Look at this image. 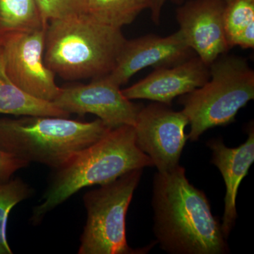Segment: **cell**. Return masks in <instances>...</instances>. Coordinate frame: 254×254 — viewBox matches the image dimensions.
I'll return each mask as SVG.
<instances>
[{"label": "cell", "instance_id": "obj_6", "mask_svg": "<svg viewBox=\"0 0 254 254\" xmlns=\"http://www.w3.org/2000/svg\"><path fill=\"white\" fill-rule=\"evenodd\" d=\"M143 169L132 170L83 196L87 220L79 254H144L127 244L126 216Z\"/></svg>", "mask_w": 254, "mask_h": 254}, {"label": "cell", "instance_id": "obj_14", "mask_svg": "<svg viewBox=\"0 0 254 254\" xmlns=\"http://www.w3.org/2000/svg\"><path fill=\"white\" fill-rule=\"evenodd\" d=\"M0 114L14 116H43L68 118L52 102L38 99L15 85L5 71L0 50Z\"/></svg>", "mask_w": 254, "mask_h": 254}, {"label": "cell", "instance_id": "obj_20", "mask_svg": "<svg viewBox=\"0 0 254 254\" xmlns=\"http://www.w3.org/2000/svg\"><path fill=\"white\" fill-rule=\"evenodd\" d=\"M28 165L26 160L0 150V183L9 181L16 171Z\"/></svg>", "mask_w": 254, "mask_h": 254}, {"label": "cell", "instance_id": "obj_21", "mask_svg": "<svg viewBox=\"0 0 254 254\" xmlns=\"http://www.w3.org/2000/svg\"><path fill=\"white\" fill-rule=\"evenodd\" d=\"M227 4L230 3L232 0H225ZM167 0H149L148 1V9L150 10L151 18L155 24H158L160 22V15L162 9Z\"/></svg>", "mask_w": 254, "mask_h": 254}, {"label": "cell", "instance_id": "obj_7", "mask_svg": "<svg viewBox=\"0 0 254 254\" xmlns=\"http://www.w3.org/2000/svg\"><path fill=\"white\" fill-rule=\"evenodd\" d=\"M46 28L16 32L0 41L6 74L28 95L52 102L59 95L55 74L44 62Z\"/></svg>", "mask_w": 254, "mask_h": 254}, {"label": "cell", "instance_id": "obj_17", "mask_svg": "<svg viewBox=\"0 0 254 254\" xmlns=\"http://www.w3.org/2000/svg\"><path fill=\"white\" fill-rule=\"evenodd\" d=\"M149 0H86V15L98 22L123 28L148 9Z\"/></svg>", "mask_w": 254, "mask_h": 254}, {"label": "cell", "instance_id": "obj_4", "mask_svg": "<svg viewBox=\"0 0 254 254\" xmlns=\"http://www.w3.org/2000/svg\"><path fill=\"white\" fill-rule=\"evenodd\" d=\"M110 129L100 119L84 123L55 117L0 118V150L57 170Z\"/></svg>", "mask_w": 254, "mask_h": 254}, {"label": "cell", "instance_id": "obj_1", "mask_svg": "<svg viewBox=\"0 0 254 254\" xmlns=\"http://www.w3.org/2000/svg\"><path fill=\"white\" fill-rule=\"evenodd\" d=\"M154 231L161 248L173 254L228 253L221 224L206 195L187 180L177 165L158 173L153 182Z\"/></svg>", "mask_w": 254, "mask_h": 254}, {"label": "cell", "instance_id": "obj_12", "mask_svg": "<svg viewBox=\"0 0 254 254\" xmlns=\"http://www.w3.org/2000/svg\"><path fill=\"white\" fill-rule=\"evenodd\" d=\"M209 78V66L195 55L175 66L155 68L146 77L122 91L128 100H149L170 106L177 97L203 86Z\"/></svg>", "mask_w": 254, "mask_h": 254}, {"label": "cell", "instance_id": "obj_19", "mask_svg": "<svg viewBox=\"0 0 254 254\" xmlns=\"http://www.w3.org/2000/svg\"><path fill=\"white\" fill-rule=\"evenodd\" d=\"M43 21L86 14V0H36Z\"/></svg>", "mask_w": 254, "mask_h": 254}, {"label": "cell", "instance_id": "obj_2", "mask_svg": "<svg viewBox=\"0 0 254 254\" xmlns=\"http://www.w3.org/2000/svg\"><path fill=\"white\" fill-rule=\"evenodd\" d=\"M153 166L151 159L137 146L133 126L112 128L55 170L43 201L33 208L31 221L39 223L47 213L84 187L105 185L132 170Z\"/></svg>", "mask_w": 254, "mask_h": 254}, {"label": "cell", "instance_id": "obj_13", "mask_svg": "<svg viewBox=\"0 0 254 254\" xmlns=\"http://www.w3.org/2000/svg\"><path fill=\"white\" fill-rule=\"evenodd\" d=\"M207 145L212 150V163L220 170L226 185L221 229L224 237L227 239L237 218L236 199L239 187L254 163V127L250 128L247 141L237 148H227L221 139L210 140Z\"/></svg>", "mask_w": 254, "mask_h": 254}, {"label": "cell", "instance_id": "obj_3", "mask_svg": "<svg viewBox=\"0 0 254 254\" xmlns=\"http://www.w3.org/2000/svg\"><path fill=\"white\" fill-rule=\"evenodd\" d=\"M126 41L122 28L86 14L52 20L46 30L45 64L64 79L103 77L115 68Z\"/></svg>", "mask_w": 254, "mask_h": 254}, {"label": "cell", "instance_id": "obj_11", "mask_svg": "<svg viewBox=\"0 0 254 254\" xmlns=\"http://www.w3.org/2000/svg\"><path fill=\"white\" fill-rule=\"evenodd\" d=\"M195 55L180 30L168 36L147 35L127 40L108 77L121 86L143 68L170 67Z\"/></svg>", "mask_w": 254, "mask_h": 254}, {"label": "cell", "instance_id": "obj_16", "mask_svg": "<svg viewBox=\"0 0 254 254\" xmlns=\"http://www.w3.org/2000/svg\"><path fill=\"white\" fill-rule=\"evenodd\" d=\"M225 33L230 48H254V0H232L224 16Z\"/></svg>", "mask_w": 254, "mask_h": 254}, {"label": "cell", "instance_id": "obj_10", "mask_svg": "<svg viewBox=\"0 0 254 254\" xmlns=\"http://www.w3.org/2000/svg\"><path fill=\"white\" fill-rule=\"evenodd\" d=\"M226 6L225 0H190L177 10L182 36L208 66L230 49L224 24Z\"/></svg>", "mask_w": 254, "mask_h": 254}, {"label": "cell", "instance_id": "obj_5", "mask_svg": "<svg viewBox=\"0 0 254 254\" xmlns=\"http://www.w3.org/2000/svg\"><path fill=\"white\" fill-rule=\"evenodd\" d=\"M209 73L203 86L180 96L191 141L209 128L235 121L239 110L254 98V71L245 58L222 55L209 66Z\"/></svg>", "mask_w": 254, "mask_h": 254}, {"label": "cell", "instance_id": "obj_18", "mask_svg": "<svg viewBox=\"0 0 254 254\" xmlns=\"http://www.w3.org/2000/svg\"><path fill=\"white\" fill-rule=\"evenodd\" d=\"M34 190L21 179H10L0 183V254H12L6 238V225L11 209L27 199Z\"/></svg>", "mask_w": 254, "mask_h": 254}, {"label": "cell", "instance_id": "obj_15", "mask_svg": "<svg viewBox=\"0 0 254 254\" xmlns=\"http://www.w3.org/2000/svg\"><path fill=\"white\" fill-rule=\"evenodd\" d=\"M46 27L36 0H0V41L16 32Z\"/></svg>", "mask_w": 254, "mask_h": 254}, {"label": "cell", "instance_id": "obj_8", "mask_svg": "<svg viewBox=\"0 0 254 254\" xmlns=\"http://www.w3.org/2000/svg\"><path fill=\"white\" fill-rule=\"evenodd\" d=\"M189 120L182 111L155 103L141 108L135 123L137 146L153 161L158 173H166L179 165L188 139L185 128Z\"/></svg>", "mask_w": 254, "mask_h": 254}, {"label": "cell", "instance_id": "obj_9", "mask_svg": "<svg viewBox=\"0 0 254 254\" xmlns=\"http://www.w3.org/2000/svg\"><path fill=\"white\" fill-rule=\"evenodd\" d=\"M53 103L69 115H96L110 129L123 125L134 126L142 108L127 98L120 86L108 76L93 79L88 84L60 88Z\"/></svg>", "mask_w": 254, "mask_h": 254}]
</instances>
